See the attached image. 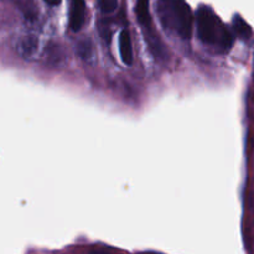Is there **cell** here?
Instances as JSON below:
<instances>
[{
    "label": "cell",
    "instance_id": "obj_8",
    "mask_svg": "<svg viewBox=\"0 0 254 254\" xmlns=\"http://www.w3.org/2000/svg\"><path fill=\"white\" fill-rule=\"evenodd\" d=\"M97 5H98L99 10L104 14H109L113 12L118 6V0H97Z\"/></svg>",
    "mask_w": 254,
    "mask_h": 254
},
{
    "label": "cell",
    "instance_id": "obj_4",
    "mask_svg": "<svg viewBox=\"0 0 254 254\" xmlns=\"http://www.w3.org/2000/svg\"><path fill=\"white\" fill-rule=\"evenodd\" d=\"M119 52H121L122 61L130 66L133 64V44H131L130 34L127 30H123L119 34Z\"/></svg>",
    "mask_w": 254,
    "mask_h": 254
},
{
    "label": "cell",
    "instance_id": "obj_1",
    "mask_svg": "<svg viewBox=\"0 0 254 254\" xmlns=\"http://www.w3.org/2000/svg\"><path fill=\"white\" fill-rule=\"evenodd\" d=\"M198 39L206 45L217 47L221 54H226L233 45V35L223 25L220 17L207 6H201L196 14Z\"/></svg>",
    "mask_w": 254,
    "mask_h": 254
},
{
    "label": "cell",
    "instance_id": "obj_9",
    "mask_svg": "<svg viewBox=\"0 0 254 254\" xmlns=\"http://www.w3.org/2000/svg\"><path fill=\"white\" fill-rule=\"evenodd\" d=\"M45 2H46V4H49L50 6H57V5L61 2V0H45Z\"/></svg>",
    "mask_w": 254,
    "mask_h": 254
},
{
    "label": "cell",
    "instance_id": "obj_3",
    "mask_svg": "<svg viewBox=\"0 0 254 254\" xmlns=\"http://www.w3.org/2000/svg\"><path fill=\"white\" fill-rule=\"evenodd\" d=\"M86 20L84 0H69V27L77 32L82 29Z\"/></svg>",
    "mask_w": 254,
    "mask_h": 254
},
{
    "label": "cell",
    "instance_id": "obj_5",
    "mask_svg": "<svg viewBox=\"0 0 254 254\" xmlns=\"http://www.w3.org/2000/svg\"><path fill=\"white\" fill-rule=\"evenodd\" d=\"M37 46H39L37 39L30 35V36H25L20 40L19 44H17V52L22 59H30L36 52Z\"/></svg>",
    "mask_w": 254,
    "mask_h": 254
},
{
    "label": "cell",
    "instance_id": "obj_2",
    "mask_svg": "<svg viewBox=\"0 0 254 254\" xmlns=\"http://www.w3.org/2000/svg\"><path fill=\"white\" fill-rule=\"evenodd\" d=\"M158 12L164 27L188 40L192 32V12L185 0H158Z\"/></svg>",
    "mask_w": 254,
    "mask_h": 254
},
{
    "label": "cell",
    "instance_id": "obj_7",
    "mask_svg": "<svg viewBox=\"0 0 254 254\" xmlns=\"http://www.w3.org/2000/svg\"><path fill=\"white\" fill-rule=\"evenodd\" d=\"M233 30L237 34V36L242 40H248L252 36V29H251V26L242 17L238 16V15L233 19Z\"/></svg>",
    "mask_w": 254,
    "mask_h": 254
},
{
    "label": "cell",
    "instance_id": "obj_6",
    "mask_svg": "<svg viewBox=\"0 0 254 254\" xmlns=\"http://www.w3.org/2000/svg\"><path fill=\"white\" fill-rule=\"evenodd\" d=\"M149 2L150 0H136L135 5V14L136 19L141 25L145 27H149L150 25V12H149Z\"/></svg>",
    "mask_w": 254,
    "mask_h": 254
},
{
    "label": "cell",
    "instance_id": "obj_10",
    "mask_svg": "<svg viewBox=\"0 0 254 254\" xmlns=\"http://www.w3.org/2000/svg\"><path fill=\"white\" fill-rule=\"evenodd\" d=\"M88 254H112V253L106 252V251H102V250H94V251H91Z\"/></svg>",
    "mask_w": 254,
    "mask_h": 254
}]
</instances>
